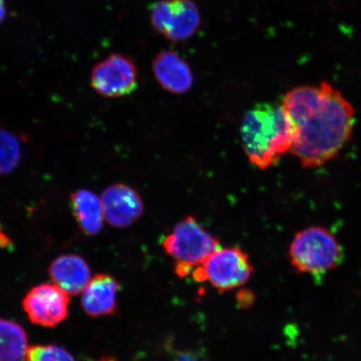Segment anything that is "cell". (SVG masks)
<instances>
[{
	"label": "cell",
	"mask_w": 361,
	"mask_h": 361,
	"mask_svg": "<svg viewBox=\"0 0 361 361\" xmlns=\"http://www.w3.org/2000/svg\"><path fill=\"white\" fill-rule=\"evenodd\" d=\"M282 106L293 125L290 152L303 168H319L336 158L353 133V106L326 81L291 90Z\"/></svg>",
	"instance_id": "obj_1"
},
{
	"label": "cell",
	"mask_w": 361,
	"mask_h": 361,
	"mask_svg": "<svg viewBox=\"0 0 361 361\" xmlns=\"http://www.w3.org/2000/svg\"><path fill=\"white\" fill-rule=\"evenodd\" d=\"M241 137L251 164L259 169H268L290 152L293 125L282 106L258 104L243 116Z\"/></svg>",
	"instance_id": "obj_2"
},
{
	"label": "cell",
	"mask_w": 361,
	"mask_h": 361,
	"mask_svg": "<svg viewBox=\"0 0 361 361\" xmlns=\"http://www.w3.org/2000/svg\"><path fill=\"white\" fill-rule=\"evenodd\" d=\"M288 257L298 273L319 276L341 264L344 250L329 230L313 226L295 233Z\"/></svg>",
	"instance_id": "obj_3"
},
{
	"label": "cell",
	"mask_w": 361,
	"mask_h": 361,
	"mask_svg": "<svg viewBox=\"0 0 361 361\" xmlns=\"http://www.w3.org/2000/svg\"><path fill=\"white\" fill-rule=\"evenodd\" d=\"M162 246L175 260L176 274L183 278L219 250L220 243L190 216L176 225Z\"/></svg>",
	"instance_id": "obj_4"
},
{
	"label": "cell",
	"mask_w": 361,
	"mask_h": 361,
	"mask_svg": "<svg viewBox=\"0 0 361 361\" xmlns=\"http://www.w3.org/2000/svg\"><path fill=\"white\" fill-rule=\"evenodd\" d=\"M254 272L250 258L238 247L219 248L193 271L197 282L209 281L219 293L240 287Z\"/></svg>",
	"instance_id": "obj_5"
},
{
	"label": "cell",
	"mask_w": 361,
	"mask_h": 361,
	"mask_svg": "<svg viewBox=\"0 0 361 361\" xmlns=\"http://www.w3.org/2000/svg\"><path fill=\"white\" fill-rule=\"evenodd\" d=\"M151 22L153 28L166 39L182 42L196 33L201 17L192 0H162L153 6Z\"/></svg>",
	"instance_id": "obj_6"
},
{
	"label": "cell",
	"mask_w": 361,
	"mask_h": 361,
	"mask_svg": "<svg viewBox=\"0 0 361 361\" xmlns=\"http://www.w3.org/2000/svg\"><path fill=\"white\" fill-rule=\"evenodd\" d=\"M138 71L128 56L113 54L93 68L90 84L94 92L106 98L128 96L137 87Z\"/></svg>",
	"instance_id": "obj_7"
},
{
	"label": "cell",
	"mask_w": 361,
	"mask_h": 361,
	"mask_svg": "<svg viewBox=\"0 0 361 361\" xmlns=\"http://www.w3.org/2000/svg\"><path fill=\"white\" fill-rule=\"evenodd\" d=\"M70 295L56 284L35 286L23 300V308L36 326L55 327L67 317Z\"/></svg>",
	"instance_id": "obj_8"
},
{
	"label": "cell",
	"mask_w": 361,
	"mask_h": 361,
	"mask_svg": "<svg viewBox=\"0 0 361 361\" xmlns=\"http://www.w3.org/2000/svg\"><path fill=\"white\" fill-rule=\"evenodd\" d=\"M101 200L105 220L112 227L128 228L143 214L141 196L128 185H111L104 190Z\"/></svg>",
	"instance_id": "obj_9"
},
{
	"label": "cell",
	"mask_w": 361,
	"mask_h": 361,
	"mask_svg": "<svg viewBox=\"0 0 361 361\" xmlns=\"http://www.w3.org/2000/svg\"><path fill=\"white\" fill-rule=\"evenodd\" d=\"M157 82L173 94L187 93L193 85V74L190 66L174 51H162L152 64Z\"/></svg>",
	"instance_id": "obj_10"
},
{
	"label": "cell",
	"mask_w": 361,
	"mask_h": 361,
	"mask_svg": "<svg viewBox=\"0 0 361 361\" xmlns=\"http://www.w3.org/2000/svg\"><path fill=\"white\" fill-rule=\"evenodd\" d=\"M119 284L111 275H94L81 292V305L85 312L92 317L114 314Z\"/></svg>",
	"instance_id": "obj_11"
},
{
	"label": "cell",
	"mask_w": 361,
	"mask_h": 361,
	"mask_svg": "<svg viewBox=\"0 0 361 361\" xmlns=\"http://www.w3.org/2000/svg\"><path fill=\"white\" fill-rule=\"evenodd\" d=\"M49 274L54 284L69 295H79L92 279L87 262L76 255L58 257L49 266Z\"/></svg>",
	"instance_id": "obj_12"
},
{
	"label": "cell",
	"mask_w": 361,
	"mask_h": 361,
	"mask_svg": "<svg viewBox=\"0 0 361 361\" xmlns=\"http://www.w3.org/2000/svg\"><path fill=\"white\" fill-rule=\"evenodd\" d=\"M70 202L74 218L85 235L94 236L102 231L105 216L101 197L88 189H79L71 194Z\"/></svg>",
	"instance_id": "obj_13"
},
{
	"label": "cell",
	"mask_w": 361,
	"mask_h": 361,
	"mask_svg": "<svg viewBox=\"0 0 361 361\" xmlns=\"http://www.w3.org/2000/svg\"><path fill=\"white\" fill-rule=\"evenodd\" d=\"M28 348L24 329L11 320L0 319V361H24Z\"/></svg>",
	"instance_id": "obj_14"
},
{
	"label": "cell",
	"mask_w": 361,
	"mask_h": 361,
	"mask_svg": "<svg viewBox=\"0 0 361 361\" xmlns=\"http://www.w3.org/2000/svg\"><path fill=\"white\" fill-rule=\"evenodd\" d=\"M22 142L16 133L0 128V176L11 174L20 165Z\"/></svg>",
	"instance_id": "obj_15"
},
{
	"label": "cell",
	"mask_w": 361,
	"mask_h": 361,
	"mask_svg": "<svg viewBox=\"0 0 361 361\" xmlns=\"http://www.w3.org/2000/svg\"><path fill=\"white\" fill-rule=\"evenodd\" d=\"M26 361H75L69 352L53 345L29 347Z\"/></svg>",
	"instance_id": "obj_16"
},
{
	"label": "cell",
	"mask_w": 361,
	"mask_h": 361,
	"mask_svg": "<svg viewBox=\"0 0 361 361\" xmlns=\"http://www.w3.org/2000/svg\"><path fill=\"white\" fill-rule=\"evenodd\" d=\"M173 361H207L201 350H183L174 352Z\"/></svg>",
	"instance_id": "obj_17"
},
{
	"label": "cell",
	"mask_w": 361,
	"mask_h": 361,
	"mask_svg": "<svg viewBox=\"0 0 361 361\" xmlns=\"http://www.w3.org/2000/svg\"><path fill=\"white\" fill-rule=\"evenodd\" d=\"M255 301V295L250 290H243L239 292L238 302L239 307L241 308H247L250 306Z\"/></svg>",
	"instance_id": "obj_18"
},
{
	"label": "cell",
	"mask_w": 361,
	"mask_h": 361,
	"mask_svg": "<svg viewBox=\"0 0 361 361\" xmlns=\"http://www.w3.org/2000/svg\"><path fill=\"white\" fill-rule=\"evenodd\" d=\"M6 1H4V0H0V25L6 20Z\"/></svg>",
	"instance_id": "obj_19"
},
{
	"label": "cell",
	"mask_w": 361,
	"mask_h": 361,
	"mask_svg": "<svg viewBox=\"0 0 361 361\" xmlns=\"http://www.w3.org/2000/svg\"><path fill=\"white\" fill-rule=\"evenodd\" d=\"M97 361H116V360L111 357H103L101 360H99Z\"/></svg>",
	"instance_id": "obj_20"
}]
</instances>
